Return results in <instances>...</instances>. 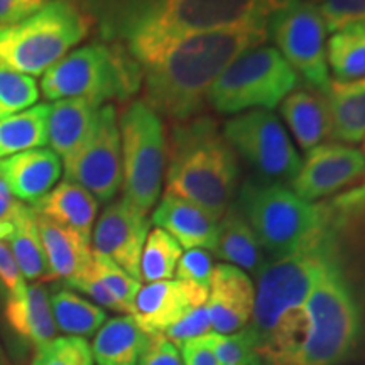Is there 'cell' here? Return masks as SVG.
<instances>
[{"label": "cell", "mask_w": 365, "mask_h": 365, "mask_svg": "<svg viewBox=\"0 0 365 365\" xmlns=\"http://www.w3.org/2000/svg\"><path fill=\"white\" fill-rule=\"evenodd\" d=\"M31 365H93V355L85 339L61 336L36 350Z\"/></svg>", "instance_id": "36"}, {"label": "cell", "mask_w": 365, "mask_h": 365, "mask_svg": "<svg viewBox=\"0 0 365 365\" xmlns=\"http://www.w3.org/2000/svg\"><path fill=\"white\" fill-rule=\"evenodd\" d=\"M181 255V245L166 230L156 227L149 232L140 255V279L145 282L173 279Z\"/></svg>", "instance_id": "32"}, {"label": "cell", "mask_w": 365, "mask_h": 365, "mask_svg": "<svg viewBox=\"0 0 365 365\" xmlns=\"http://www.w3.org/2000/svg\"><path fill=\"white\" fill-rule=\"evenodd\" d=\"M255 303L254 282L242 269L230 264L213 267L207 307L215 333H234L249 325Z\"/></svg>", "instance_id": "17"}, {"label": "cell", "mask_w": 365, "mask_h": 365, "mask_svg": "<svg viewBox=\"0 0 365 365\" xmlns=\"http://www.w3.org/2000/svg\"><path fill=\"white\" fill-rule=\"evenodd\" d=\"M279 110L296 144L304 153L331 139L330 105L325 93L307 86L296 88L282 100Z\"/></svg>", "instance_id": "20"}, {"label": "cell", "mask_w": 365, "mask_h": 365, "mask_svg": "<svg viewBox=\"0 0 365 365\" xmlns=\"http://www.w3.org/2000/svg\"><path fill=\"white\" fill-rule=\"evenodd\" d=\"M307 2H312V4H322L323 0H307Z\"/></svg>", "instance_id": "46"}, {"label": "cell", "mask_w": 365, "mask_h": 365, "mask_svg": "<svg viewBox=\"0 0 365 365\" xmlns=\"http://www.w3.org/2000/svg\"><path fill=\"white\" fill-rule=\"evenodd\" d=\"M212 331V319H210L207 307L203 304V307L191 309L188 314H185V317L180 319V322L168 328L164 333H159V335L166 336L171 344H175L178 349H180L185 341L208 335V333Z\"/></svg>", "instance_id": "39"}, {"label": "cell", "mask_w": 365, "mask_h": 365, "mask_svg": "<svg viewBox=\"0 0 365 365\" xmlns=\"http://www.w3.org/2000/svg\"><path fill=\"white\" fill-rule=\"evenodd\" d=\"M365 178V154L352 145L325 143L309 149L291 182V190L304 202H318L336 195Z\"/></svg>", "instance_id": "14"}, {"label": "cell", "mask_w": 365, "mask_h": 365, "mask_svg": "<svg viewBox=\"0 0 365 365\" xmlns=\"http://www.w3.org/2000/svg\"><path fill=\"white\" fill-rule=\"evenodd\" d=\"M207 299L208 287L191 282L178 279L148 282L137 293L130 317L145 335H159L193 308L207 304Z\"/></svg>", "instance_id": "16"}, {"label": "cell", "mask_w": 365, "mask_h": 365, "mask_svg": "<svg viewBox=\"0 0 365 365\" xmlns=\"http://www.w3.org/2000/svg\"><path fill=\"white\" fill-rule=\"evenodd\" d=\"M105 41L124 44L140 66L188 36L267 24L277 0H73Z\"/></svg>", "instance_id": "1"}, {"label": "cell", "mask_w": 365, "mask_h": 365, "mask_svg": "<svg viewBox=\"0 0 365 365\" xmlns=\"http://www.w3.org/2000/svg\"><path fill=\"white\" fill-rule=\"evenodd\" d=\"M166 140V193L198 205L220 220L235 200L240 166L217 118L200 113L171 122Z\"/></svg>", "instance_id": "3"}, {"label": "cell", "mask_w": 365, "mask_h": 365, "mask_svg": "<svg viewBox=\"0 0 365 365\" xmlns=\"http://www.w3.org/2000/svg\"><path fill=\"white\" fill-rule=\"evenodd\" d=\"M234 203L252 227L269 261L308 245L325 225V203H309L281 182L247 176Z\"/></svg>", "instance_id": "7"}, {"label": "cell", "mask_w": 365, "mask_h": 365, "mask_svg": "<svg viewBox=\"0 0 365 365\" xmlns=\"http://www.w3.org/2000/svg\"><path fill=\"white\" fill-rule=\"evenodd\" d=\"M144 70L124 44L90 43L66 54L44 73V98H83L103 107L130 100L143 86Z\"/></svg>", "instance_id": "6"}, {"label": "cell", "mask_w": 365, "mask_h": 365, "mask_svg": "<svg viewBox=\"0 0 365 365\" xmlns=\"http://www.w3.org/2000/svg\"><path fill=\"white\" fill-rule=\"evenodd\" d=\"M327 58L335 80L365 78V22L333 33L327 43Z\"/></svg>", "instance_id": "31"}, {"label": "cell", "mask_w": 365, "mask_h": 365, "mask_svg": "<svg viewBox=\"0 0 365 365\" xmlns=\"http://www.w3.org/2000/svg\"><path fill=\"white\" fill-rule=\"evenodd\" d=\"M215 352L220 365H255L257 355V333L247 325L234 333H208L205 335Z\"/></svg>", "instance_id": "33"}, {"label": "cell", "mask_w": 365, "mask_h": 365, "mask_svg": "<svg viewBox=\"0 0 365 365\" xmlns=\"http://www.w3.org/2000/svg\"><path fill=\"white\" fill-rule=\"evenodd\" d=\"M93 21L73 0H49L19 24L0 27V65L44 75L90 34Z\"/></svg>", "instance_id": "8"}, {"label": "cell", "mask_w": 365, "mask_h": 365, "mask_svg": "<svg viewBox=\"0 0 365 365\" xmlns=\"http://www.w3.org/2000/svg\"><path fill=\"white\" fill-rule=\"evenodd\" d=\"M362 143H364V145H362V153H364V154H365V139H364V140H362Z\"/></svg>", "instance_id": "47"}, {"label": "cell", "mask_w": 365, "mask_h": 365, "mask_svg": "<svg viewBox=\"0 0 365 365\" xmlns=\"http://www.w3.org/2000/svg\"><path fill=\"white\" fill-rule=\"evenodd\" d=\"M6 319L21 339L36 350L56 339L49 293L43 284H29L19 298L6 299Z\"/></svg>", "instance_id": "25"}, {"label": "cell", "mask_w": 365, "mask_h": 365, "mask_svg": "<svg viewBox=\"0 0 365 365\" xmlns=\"http://www.w3.org/2000/svg\"><path fill=\"white\" fill-rule=\"evenodd\" d=\"M223 137L242 158L255 178L271 182H293L301 166L298 150L291 143L281 118L271 110L237 113L223 124Z\"/></svg>", "instance_id": "12"}, {"label": "cell", "mask_w": 365, "mask_h": 365, "mask_svg": "<svg viewBox=\"0 0 365 365\" xmlns=\"http://www.w3.org/2000/svg\"><path fill=\"white\" fill-rule=\"evenodd\" d=\"M98 105L83 98L58 100L51 105L48 122V144L63 159L76 153L97 127Z\"/></svg>", "instance_id": "23"}, {"label": "cell", "mask_w": 365, "mask_h": 365, "mask_svg": "<svg viewBox=\"0 0 365 365\" xmlns=\"http://www.w3.org/2000/svg\"><path fill=\"white\" fill-rule=\"evenodd\" d=\"M21 202L14 198L6 181L0 178V240H6L11 237L14 228V218L21 208Z\"/></svg>", "instance_id": "45"}, {"label": "cell", "mask_w": 365, "mask_h": 365, "mask_svg": "<svg viewBox=\"0 0 365 365\" xmlns=\"http://www.w3.org/2000/svg\"><path fill=\"white\" fill-rule=\"evenodd\" d=\"M213 254L225 264L239 267L254 276H259V272L269 262L267 254L264 252L257 235L254 234L252 227L249 225L235 203H232L218 220Z\"/></svg>", "instance_id": "22"}, {"label": "cell", "mask_w": 365, "mask_h": 365, "mask_svg": "<svg viewBox=\"0 0 365 365\" xmlns=\"http://www.w3.org/2000/svg\"><path fill=\"white\" fill-rule=\"evenodd\" d=\"M61 171L59 156L51 149H31L0 159V178L21 203L31 207L54 188Z\"/></svg>", "instance_id": "18"}, {"label": "cell", "mask_w": 365, "mask_h": 365, "mask_svg": "<svg viewBox=\"0 0 365 365\" xmlns=\"http://www.w3.org/2000/svg\"><path fill=\"white\" fill-rule=\"evenodd\" d=\"M124 200L148 215L161 195L166 170L163 118L143 100H132L118 117Z\"/></svg>", "instance_id": "10"}, {"label": "cell", "mask_w": 365, "mask_h": 365, "mask_svg": "<svg viewBox=\"0 0 365 365\" xmlns=\"http://www.w3.org/2000/svg\"><path fill=\"white\" fill-rule=\"evenodd\" d=\"M185 365H220L213 349L210 346L208 340L203 336L185 341L180 346Z\"/></svg>", "instance_id": "44"}, {"label": "cell", "mask_w": 365, "mask_h": 365, "mask_svg": "<svg viewBox=\"0 0 365 365\" xmlns=\"http://www.w3.org/2000/svg\"><path fill=\"white\" fill-rule=\"evenodd\" d=\"M150 220L124 198L112 202L100 215L91 242L93 252L105 255L137 281L140 279V255L149 235Z\"/></svg>", "instance_id": "15"}, {"label": "cell", "mask_w": 365, "mask_h": 365, "mask_svg": "<svg viewBox=\"0 0 365 365\" xmlns=\"http://www.w3.org/2000/svg\"><path fill=\"white\" fill-rule=\"evenodd\" d=\"M34 212L59 225L71 228L86 240H91L98 202L88 190L70 180L59 182L44 198L33 205Z\"/></svg>", "instance_id": "24"}, {"label": "cell", "mask_w": 365, "mask_h": 365, "mask_svg": "<svg viewBox=\"0 0 365 365\" xmlns=\"http://www.w3.org/2000/svg\"><path fill=\"white\" fill-rule=\"evenodd\" d=\"M7 240L11 242L14 259H16L24 279L51 281L33 207H26L24 203L21 205L19 212L14 218L12 234Z\"/></svg>", "instance_id": "28"}, {"label": "cell", "mask_w": 365, "mask_h": 365, "mask_svg": "<svg viewBox=\"0 0 365 365\" xmlns=\"http://www.w3.org/2000/svg\"><path fill=\"white\" fill-rule=\"evenodd\" d=\"M48 2L49 0H0V27L19 24Z\"/></svg>", "instance_id": "43"}, {"label": "cell", "mask_w": 365, "mask_h": 365, "mask_svg": "<svg viewBox=\"0 0 365 365\" xmlns=\"http://www.w3.org/2000/svg\"><path fill=\"white\" fill-rule=\"evenodd\" d=\"M49 303L56 328L78 339H88L107 322V313L98 304L90 303L70 287L56 286L49 293Z\"/></svg>", "instance_id": "29"}, {"label": "cell", "mask_w": 365, "mask_h": 365, "mask_svg": "<svg viewBox=\"0 0 365 365\" xmlns=\"http://www.w3.org/2000/svg\"><path fill=\"white\" fill-rule=\"evenodd\" d=\"M213 257L205 249H190L181 255L176 267V279L191 282L202 287H210L213 272Z\"/></svg>", "instance_id": "38"}, {"label": "cell", "mask_w": 365, "mask_h": 365, "mask_svg": "<svg viewBox=\"0 0 365 365\" xmlns=\"http://www.w3.org/2000/svg\"><path fill=\"white\" fill-rule=\"evenodd\" d=\"M36 222L51 281H68L90 267L93 259L90 240L83 239L78 232L59 225L39 213H36Z\"/></svg>", "instance_id": "21"}, {"label": "cell", "mask_w": 365, "mask_h": 365, "mask_svg": "<svg viewBox=\"0 0 365 365\" xmlns=\"http://www.w3.org/2000/svg\"><path fill=\"white\" fill-rule=\"evenodd\" d=\"M328 33L365 22V0H323L318 6Z\"/></svg>", "instance_id": "37"}, {"label": "cell", "mask_w": 365, "mask_h": 365, "mask_svg": "<svg viewBox=\"0 0 365 365\" xmlns=\"http://www.w3.org/2000/svg\"><path fill=\"white\" fill-rule=\"evenodd\" d=\"M51 105H36L0 120V158L16 156L48 144Z\"/></svg>", "instance_id": "30"}, {"label": "cell", "mask_w": 365, "mask_h": 365, "mask_svg": "<svg viewBox=\"0 0 365 365\" xmlns=\"http://www.w3.org/2000/svg\"><path fill=\"white\" fill-rule=\"evenodd\" d=\"M148 339L130 314L112 318L97 331L91 355L97 365H137Z\"/></svg>", "instance_id": "27"}, {"label": "cell", "mask_w": 365, "mask_h": 365, "mask_svg": "<svg viewBox=\"0 0 365 365\" xmlns=\"http://www.w3.org/2000/svg\"><path fill=\"white\" fill-rule=\"evenodd\" d=\"M299 83L298 75L274 46L245 49L225 68L208 91L207 105L220 115L274 110Z\"/></svg>", "instance_id": "9"}, {"label": "cell", "mask_w": 365, "mask_h": 365, "mask_svg": "<svg viewBox=\"0 0 365 365\" xmlns=\"http://www.w3.org/2000/svg\"><path fill=\"white\" fill-rule=\"evenodd\" d=\"M323 250L322 269L304 303V336L281 365H336L357 345L362 325L360 309L328 252L325 230Z\"/></svg>", "instance_id": "5"}, {"label": "cell", "mask_w": 365, "mask_h": 365, "mask_svg": "<svg viewBox=\"0 0 365 365\" xmlns=\"http://www.w3.org/2000/svg\"><path fill=\"white\" fill-rule=\"evenodd\" d=\"M266 31L267 39L276 44L307 88L327 95L331 81L328 31L319 9L307 0H277L267 17Z\"/></svg>", "instance_id": "11"}, {"label": "cell", "mask_w": 365, "mask_h": 365, "mask_svg": "<svg viewBox=\"0 0 365 365\" xmlns=\"http://www.w3.org/2000/svg\"><path fill=\"white\" fill-rule=\"evenodd\" d=\"M91 269H93L98 281L107 287L108 293L124 308V312L132 314V312H134L135 296L139 293L140 287H143L140 286V281L134 279L130 274H127L124 269L118 267L115 262L97 252H93Z\"/></svg>", "instance_id": "35"}, {"label": "cell", "mask_w": 365, "mask_h": 365, "mask_svg": "<svg viewBox=\"0 0 365 365\" xmlns=\"http://www.w3.org/2000/svg\"><path fill=\"white\" fill-rule=\"evenodd\" d=\"M65 161V176L83 186L98 203H112L122 188V145L115 105L100 108L90 139Z\"/></svg>", "instance_id": "13"}, {"label": "cell", "mask_w": 365, "mask_h": 365, "mask_svg": "<svg viewBox=\"0 0 365 365\" xmlns=\"http://www.w3.org/2000/svg\"><path fill=\"white\" fill-rule=\"evenodd\" d=\"M39 100V86L27 76L0 65V120L31 108Z\"/></svg>", "instance_id": "34"}, {"label": "cell", "mask_w": 365, "mask_h": 365, "mask_svg": "<svg viewBox=\"0 0 365 365\" xmlns=\"http://www.w3.org/2000/svg\"><path fill=\"white\" fill-rule=\"evenodd\" d=\"M323 230L325 225L298 252L269 261L259 272L250 327L257 333L259 359L267 365H281L303 340L304 303L325 257Z\"/></svg>", "instance_id": "4"}, {"label": "cell", "mask_w": 365, "mask_h": 365, "mask_svg": "<svg viewBox=\"0 0 365 365\" xmlns=\"http://www.w3.org/2000/svg\"><path fill=\"white\" fill-rule=\"evenodd\" d=\"M267 43L262 24H244L182 38L143 66V102L171 122L203 113L208 91L245 49Z\"/></svg>", "instance_id": "2"}, {"label": "cell", "mask_w": 365, "mask_h": 365, "mask_svg": "<svg viewBox=\"0 0 365 365\" xmlns=\"http://www.w3.org/2000/svg\"><path fill=\"white\" fill-rule=\"evenodd\" d=\"M150 223L163 228L181 247L213 250L218 232V220L198 205L171 193H164L154 210Z\"/></svg>", "instance_id": "19"}, {"label": "cell", "mask_w": 365, "mask_h": 365, "mask_svg": "<svg viewBox=\"0 0 365 365\" xmlns=\"http://www.w3.org/2000/svg\"><path fill=\"white\" fill-rule=\"evenodd\" d=\"M331 115V139L359 144L365 139V78L331 80L327 91Z\"/></svg>", "instance_id": "26"}, {"label": "cell", "mask_w": 365, "mask_h": 365, "mask_svg": "<svg viewBox=\"0 0 365 365\" xmlns=\"http://www.w3.org/2000/svg\"><path fill=\"white\" fill-rule=\"evenodd\" d=\"M137 365H185L180 349L163 335H149Z\"/></svg>", "instance_id": "42"}, {"label": "cell", "mask_w": 365, "mask_h": 365, "mask_svg": "<svg viewBox=\"0 0 365 365\" xmlns=\"http://www.w3.org/2000/svg\"><path fill=\"white\" fill-rule=\"evenodd\" d=\"M0 286H2L4 298H19L26 291V279L22 276L19 266L7 242L0 240Z\"/></svg>", "instance_id": "41"}, {"label": "cell", "mask_w": 365, "mask_h": 365, "mask_svg": "<svg viewBox=\"0 0 365 365\" xmlns=\"http://www.w3.org/2000/svg\"><path fill=\"white\" fill-rule=\"evenodd\" d=\"M65 286L70 287V289L81 291V293L90 296V298L93 299L100 308L112 309V312H117V313H125L124 308L118 304V301L108 293L107 287L98 281L97 276H95L93 269H91V264L88 269H85V271L78 274L76 277H71V279L65 281Z\"/></svg>", "instance_id": "40"}]
</instances>
